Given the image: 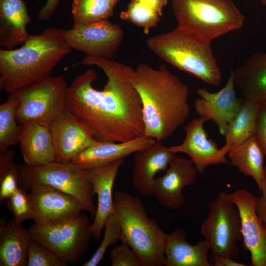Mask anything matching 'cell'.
I'll use <instances>...</instances> for the list:
<instances>
[{
    "label": "cell",
    "mask_w": 266,
    "mask_h": 266,
    "mask_svg": "<svg viewBox=\"0 0 266 266\" xmlns=\"http://www.w3.org/2000/svg\"><path fill=\"white\" fill-rule=\"evenodd\" d=\"M33 239L22 223L13 218L0 228V266H27Z\"/></svg>",
    "instance_id": "25"
},
{
    "label": "cell",
    "mask_w": 266,
    "mask_h": 266,
    "mask_svg": "<svg viewBox=\"0 0 266 266\" xmlns=\"http://www.w3.org/2000/svg\"><path fill=\"white\" fill-rule=\"evenodd\" d=\"M259 197L255 196V208L257 216L266 227V165L265 166V180Z\"/></svg>",
    "instance_id": "37"
},
{
    "label": "cell",
    "mask_w": 266,
    "mask_h": 266,
    "mask_svg": "<svg viewBox=\"0 0 266 266\" xmlns=\"http://www.w3.org/2000/svg\"><path fill=\"white\" fill-rule=\"evenodd\" d=\"M233 74L235 88L243 99L266 105V52L253 54Z\"/></svg>",
    "instance_id": "21"
},
{
    "label": "cell",
    "mask_w": 266,
    "mask_h": 266,
    "mask_svg": "<svg viewBox=\"0 0 266 266\" xmlns=\"http://www.w3.org/2000/svg\"><path fill=\"white\" fill-rule=\"evenodd\" d=\"M114 6L117 3L119 0H108Z\"/></svg>",
    "instance_id": "42"
},
{
    "label": "cell",
    "mask_w": 266,
    "mask_h": 266,
    "mask_svg": "<svg viewBox=\"0 0 266 266\" xmlns=\"http://www.w3.org/2000/svg\"><path fill=\"white\" fill-rule=\"evenodd\" d=\"M7 205L16 220L23 223L33 219V209L30 195L24 189L19 186L7 200Z\"/></svg>",
    "instance_id": "32"
},
{
    "label": "cell",
    "mask_w": 266,
    "mask_h": 266,
    "mask_svg": "<svg viewBox=\"0 0 266 266\" xmlns=\"http://www.w3.org/2000/svg\"><path fill=\"white\" fill-rule=\"evenodd\" d=\"M261 3L264 5L266 6V0H259Z\"/></svg>",
    "instance_id": "43"
},
{
    "label": "cell",
    "mask_w": 266,
    "mask_h": 266,
    "mask_svg": "<svg viewBox=\"0 0 266 266\" xmlns=\"http://www.w3.org/2000/svg\"><path fill=\"white\" fill-rule=\"evenodd\" d=\"M86 214L52 225L34 224L28 229L33 240L45 246L64 261L74 264L84 256L93 237Z\"/></svg>",
    "instance_id": "10"
},
{
    "label": "cell",
    "mask_w": 266,
    "mask_h": 266,
    "mask_svg": "<svg viewBox=\"0 0 266 266\" xmlns=\"http://www.w3.org/2000/svg\"><path fill=\"white\" fill-rule=\"evenodd\" d=\"M139 1L152 8L160 16L162 15V11L167 3V0H131Z\"/></svg>",
    "instance_id": "40"
},
{
    "label": "cell",
    "mask_w": 266,
    "mask_h": 266,
    "mask_svg": "<svg viewBox=\"0 0 266 266\" xmlns=\"http://www.w3.org/2000/svg\"><path fill=\"white\" fill-rule=\"evenodd\" d=\"M232 166L252 177L260 191L265 180L264 152L256 134L228 153Z\"/></svg>",
    "instance_id": "26"
},
{
    "label": "cell",
    "mask_w": 266,
    "mask_h": 266,
    "mask_svg": "<svg viewBox=\"0 0 266 266\" xmlns=\"http://www.w3.org/2000/svg\"><path fill=\"white\" fill-rule=\"evenodd\" d=\"M178 27L211 42L241 28L244 17L233 0H171Z\"/></svg>",
    "instance_id": "6"
},
{
    "label": "cell",
    "mask_w": 266,
    "mask_h": 266,
    "mask_svg": "<svg viewBox=\"0 0 266 266\" xmlns=\"http://www.w3.org/2000/svg\"><path fill=\"white\" fill-rule=\"evenodd\" d=\"M198 173L190 159L174 154L165 173L154 179L152 195L160 205L169 209H179L185 201L184 188L194 183Z\"/></svg>",
    "instance_id": "13"
},
{
    "label": "cell",
    "mask_w": 266,
    "mask_h": 266,
    "mask_svg": "<svg viewBox=\"0 0 266 266\" xmlns=\"http://www.w3.org/2000/svg\"><path fill=\"white\" fill-rule=\"evenodd\" d=\"M206 122L202 118H193L183 127L186 135L182 142L168 147L174 154L188 155L200 174H203L210 166L229 163L216 142L208 137L203 127Z\"/></svg>",
    "instance_id": "16"
},
{
    "label": "cell",
    "mask_w": 266,
    "mask_h": 266,
    "mask_svg": "<svg viewBox=\"0 0 266 266\" xmlns=\"http://www.w3.org/2000/svg\"><path fill=\"white\" fill-rule=\"evenodd\" d=\"M133 86L141 103L145 135L162 141L172 135L190 112L189 89L165 66H137Z\"/></svg>",
    "instance_id": "2"
},
{
    "label": "cell",
    "mask_w": 266,
    "mask_h": 266,
    "mask_svg": "<svg viewBox=\"0 0 266 266\" xmlns=\"http://www.w3.org/2000/svg\"><path fill=\"white\" fill-rule=\"evenodd\" d=\"M20 181L18 167L13 164L0 176V202L7 200L15 192Z\"/></svg>",
    "instance_id": "35"
},
{
    "label": "cell",
    "mask_w": 266,
    "mask_h": 266,
    "mask_svg": "<svg viewBox=\"0 0 266 266\" xmlns=\"http://www.w3.org/2000/svg\"><path fill=\"white\" fill-rule=\"evenodd\" d=\"M209 213L200 227V234L208 243L213 260L229 257L236 260L242 240L239 212L229 194L219 192L208 202Z\"/></svg>",
    "instance_id": "8"
},
{
    "label": "cell",
    "mask_w": 266,
    "mask_h": 266,
    "mask_svg": "<svg viewBox=\"0 0 266 266\" xmlns=\"http://www.w3.org/2000/svg\"><path fill=\"white\" fill-rule=\"evenodd\" d=\"M14 152L12 150H7L0 153V176L2 175L14 164Z\"/></svg>",
    "instance_id": "39"
},
{
    "label": "cell",
    "mask_w": 266,
    "mask_h": 266,
    "mask_svg": "<svg viewBox=\"0 0 266 266\" xmlns=\"http://www.w3.org/2000/svg\"><path fill=\"white\" fill-rule=\"evenodd\" d=\"M61 29L48 28L31 35L22 46L0 49V89L9 94L51 75L71 51Z\"/></svg>",
    "instance_id": "3"
},
{
    "label": "cell",
    "mask_w": 266,
    "mask_h": 266,
    "mask_svg": "<svg viewBox=\"0 0 266 266\" xmlns=\"http://www.w3.org/2000/svg\"><path fill=\"white\" fill-rule=\"evenodd\" d=\"M261 105L243 99L237 112L230 121L225 134L226 142L220 149L225 155L256 134Z\"/></svg>",
    "instance_id": "27"
},
{
    "label": "cell",
    "mask_w": 266,
    "mask_h": 266,
    "mask_svg": "<svg viewBox=\"0 0 266 266\" xmlns=\"http://www.w3.org/2000/svg\"><path fill=\"white\" fill-rule=\"evenodd\" d=\"M256 135L266 156V105L260 106Z\"/></svg>",
    "instance_id": "36"
},
{
    "label": "cell",
    "mask_w": 266,
    "mask_h": 266,
    "mask_svg": "<svg viewBox=\"0 0 266 266\" xmlns=\"http://www.w3.org/2000/svg\"><path fill=\"white\" fill-rule=\"evenodd\" d=\"M146 43L155 55L179 69L211 85H221V72L210 42L177 26L149 37Z\"/></svg>",
    "instance_id": "4"
},
{
    "label": "cell",
    "mask_w": 266,
    "mask_h": 266,
    "mask_svg": "<svg viewBox=\"0 0 266 266\" xmlns=\"http://www.w3.org/2000/svg\"><path fill=\"white\" fill-rule=\"evenodd\" d=\"M69 264L45 246L33 240L27 266H67Z\"/></svg>",
    "instance_id": "33"
},
{
    "label": "cell",
    "mask_w": 266,
    "mask_h": 266,
    "mask_svg": "<svg viewBox=\"0 0 266 266\" xmlns=\"http://www.w3.org/2000/svg\"><path fill=\"white\" fill-rule=\"evenodd\" d=\"M156 141L145 135L125 142L97 141L76 155L70 162L87 170L123 160L151 145Z\"/></svg>",
    "instance_id": "19"
},
{
    "label": "cell",
    "mask_w": 266,
    "mask_h": 266,
    "mask_svg": "<svg viewBox=\"0 0 266 266\" xmlns=\"http://www.w3.org/2000/svg\"><path fill=\"white\" fill-rule=\"evenodd\" d=\"M78 65L101 69L107 82L101 90L92 83L96 71L88 69L68 87V111L80 119L98 141L125 142L145 135L142 103L133 84L135 70L109 59L86 56Z\"/></svg>",
    "instance_id": "1"
},
{
    "label": "cell",
    "mask_w": 266,
    "mask_h": 266,
    "mask_svg": "<svg viewBox=\"0 0 266 266\" xmlns=\"http://www.w3.org/2000/svg\"><path fill=\"white\" fill-rule=\"evenodd\" d=\"M114 214L122 231L121 242L128 244L143 266H165L167 234L157 221L147 214L138 197L125 191L114 195Z\"/></svg>",
    "instance_id": "5"
},
{
    "label": "cell",
    "mask_w": 266,
    "mask_h": 266,
    "mask_svg": "<svg viewBox=\"0 0 266 266\" xmlns=\"http://www.w3.org/2000/svg\"><path fill=\"white\" fill-rule=\"evenodd\" d=\"M18 97L9 94L6 101L0 105V152L19 142L23 126L16 119V111L19 104Z\"/></svg>",
    "instance_id": "28"
},
{
    "label": "cell",
    "mask_w": 266,
    "mask_h": 266,
    "mask_svg": "<svg viewBox=\"0 0 266 266\" xmlns=\"http://www.w3.org/2000/svg\"><path fill=\"white\" fill-rule=\"evenodd\" d=\"M68 87L63 75H51L10 93L19 99L16 114L17 122L22 126L31 123L49 126L68 111Z\"/></svg>",
    "instance_id": "7"
},
{
    "label": "cell",
    "mask_w": 266,
    "mask_h": 266,
    "mask_svg": "<svg viewBox=\"0 0 266 266\" xmlns=\"http://www.w3.org/2000/svg\"><path fill=\"white\" fill-rule=\"evenodd\" d=\"M63 0H47L45 4L39 10L37 18L38 20L46 21L54 14L60 3Z\"/></svg>",
    "instance_id": "38"
},
{
    "label": "cell",
    "mask_w": 266,
    "mask_h": 266,
    "mask_svg": "<svg viewBox=\"0 0 266 266\" xmlns=\"http://www.w3.org/2000/svg\"><path fill=\"white\" fill-rule=\"evenodd\" d=\"M109 257L111 266H143L137 255L124 242L113 247Z\"/></svg>",
    "instance_id": "34"
},
{
    "label": "cell",
    "mask_w": 266,
    "mask_h": 266,
    "mask_svg": "<svg viewBox=\"0 0 266 266\" xmlns=\"http://www.w3.org/2000/svg\"><path fill=\"white\" fill-rule=\"evenodd\" d=\"M229 195L240 213L243 246L250 253L252 265L266 266V227L256 212L255 196L245 189Z\"/></svg>",
    "instance_id": "14"
},
{
    "label": "cell",
    "mask_w": 266,
    "mask_h": 266,
    "mask_svg": "<svg viewBox=\"0 0 266 266\" xmlns=\"http://www.w3.org/2000/svg\"><path fill=\"white\" fill-rule=\"evenodd\" d=\"M18 167L25 189L40 184L52 186L78 200L85 211L94 218L97 211L86 170L71 162H53L38 166L25 164Z\"/></svg>",
    "instance_id": "9"
},
{
    "label": "cell",
    "mask_w": 266,
    "mask_h": 266,
    "mask_svg": "<svg viewBox=\"0 0 266 266\" xmlns=\"http://www.w3.org/2000/svg\"><path fill=\"white\" fill-rule=\"evenodd\" d=\"M56 154V161L70 162L97 140L85 124L67 111L49 125Z\"/></svg>",
    "instance_id": "15"
},
{
    "label": "cell",
    "mask_w": 266,
    "mask_h": 266,
    "mask_svg": "<svg viewBox=\"0 0 266 266\" xmlns=\"http://www.w3.org/2000/svg\"><path fill=\"white\" fill-rule=\"evenodd\" d=\"M134 154L133 186L138 194L149 196L152 195L155 175L166 170L174 154L162 141L157 140Z\"/></svg>",
    "instance_id": "20"
},
{
    "label": "cell",
    "mask_w": 266,
    "mask_h": 266,
    "mask_svg": "<svg viewBox=\"0 0 266 266\" xmlns=\"http://www.w3.org/2000/svg\"><path fill=\"white\" fill-rule=\"evenodd\" d=\"M62 34L71 49L87 56L109 59L119 48L124 35L119 25L108 19L62 29Z\"/></svg>",
    "instance_id": "11"
},
{
    "label": "cell",
    "mask_w": 266,
    "mask_h": 266,
    "mask_svg": "<svg viewBox=\"0 0 266 266\" xmlns=\"http://www.w3.org/2000/svg\"><path fill=\"white\" fill-rule=\"evenodd\" d=\"M33 220L39 225H52L72 218L84 210L74 197L52 186L40 184L30 189Z\"/></svg>",
    "instance_id": "12"
},
{
    "label": "cell",
    "mask_w": 266,
    "mask_h": 266,
    "mask_svg": "<svg viewBox=\"0 0 266 266\" xmlns=\"http://www.w3.org/2000/svg\"><path fill=\"white\" fill-rule=\"evenodd\" d=\"M104 233L101 242L92 257L82 266H97L103 260L107 249L121 240L122 231L120 223L114 213L107 218L104 226Z\"/></svg>",
    "instance_id": "31"
},
{
    "label": "cell",
    "mask_w": 266,
    "mask_h": 266,
    "mask_svg": "<svg viewBox=\"0 0 266 266\" xmlns=\"http://www.w3.org/2000/svg\"><path fill=\"white\" fill-rule=\"evenodd\" d=\"M125 160H120L103 166L86 170L93 194L98 198L96 214L91 225L93 237L97 241L100 239L107 217L114 213L112 195L115 180Z\"/></svg>",
    "instance_id": "18"
},
{
    "label": "cell",
    "mask_w": 266,
    "mask_h": 266,
    "mask_svg": "<svg viewBox=\"0 0 266 266\" xmlns=\"http://www.w3.org/2000/svg\"><path fill=\"white\" fill-rule=\"evenodd\" d=\"M213 266H246V265L238 263L229 257H220L213 260Z\"/></svg>",
    "instance_id": "41"
},
{
    "label": "cell",
    "mask_w": 266,
    "mask_h": 266,
    "mask_svg": "<svg viewBox=\"0 0 266 266\" xmlns=\"http://www.w3.org/2000/svg\"><path fill=\"white\" fill-rule=\"evenodd\" d=\"M114 6L108 0H72L73 27L108 19Z\"/></svg>",
    "instance_id": "29"
},
{
    "label": "cell",
    "mask_w": 266,
    "mask_h": 266,
    "mask_svg": "<svg viewBox=\"0 0 266 266\" xmlns=\"http://www.w3.org/2000/svg\"><path fill=\"white\" fill-rule=\"evenodd\" d=\"M233 70H231L225 86L216 93L205 88L197 90L200 98L194 104L199 116L206 121L212 120L218 126L220 133L225 135L228 124L237 112L242 100L236 96Z\"/></svg>",
    "instance_id": "17"
},
{
    "label": "cell",
    "mask_w": 266,
    "mask_h": 266,
    "mask_svg": "<svg viewBox=\"0 0 266 266\" xmlns=\"http://www.w3.org/2000/svg\"><path fill=\"white\" fill-rule=\"evenodd\" d=\"M160 15L150 7L139 1L131 0L125 10L120 13V18L141 27L147 34L157 25Z\"/></svg>",
    "instance_id": "30"
},
{
    "label": "cell",
    "mask_w": 266,
    "mask_h": 266,
    "mask_svg": "<svg viewBox=\"0 0 266 266\" xmlns=\"http://www.w3.org/2000/svg\"><path fill=\"white\" fill-rule=\"evenodd\" d=\"M19 143L25 164L28 166H38L56 161L49 126L39 123L23 125Z\"/></svg>",
    "instance_id": "24"
},
{
    "label": "cell",
    "mask_w": 266,
    "mask_h": 266,
    "mask_svg": "<svg viewBox=\"0 0 266 266\" xmlns=\"http://www.w3.org/2000/svg\"><path fill=\"white\" fill-rule=\"evenodd\" d=\"M186 236L181 228H176L167 234L165 266H212L207 242L203 240L191 244L187 242Z\"/></svg>",
    "instance_id": "23"
},
{
    "label": "cell",
    "mask_w": 266,
    "mask_h": 266,
    "mask_svg": "<svg viewBox=\"0 0 266 266\" xmlns=\"http://www.w3.org/2000/svg\"><path fill=\"white\" fill-rule=\"evenodd\" d=\"M30 22L23 0H0V46L11 50L23 45L31 35L27 30Z\"/></svg>",
    "instance_id": "22"
}]
</instances>
